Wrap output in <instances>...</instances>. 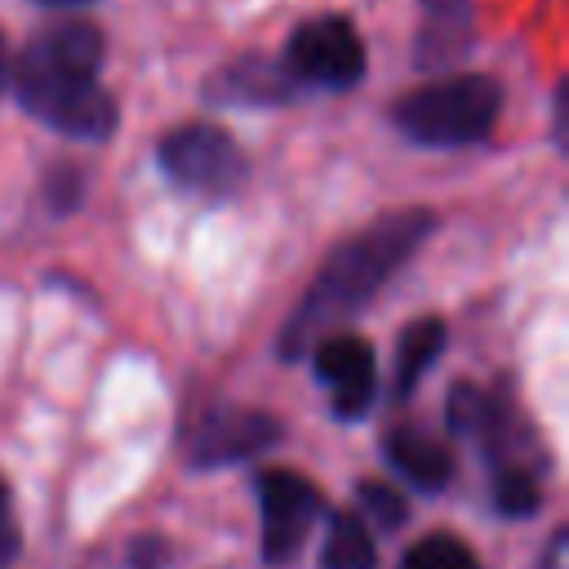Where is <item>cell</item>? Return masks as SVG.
Instances as JSON below:
<instances>
[{
    "instance_id": "8",
    "label": "cell",
    "mask_w": 569,
    "mask_h": 569,
    "mask_svg": "<svg viewBox=\"0 0 569 569\" xmlns=\"http://www.w3.org/2000/svg\"><path fill=\"white\" fill-rule=\"evenodd\" d=\"M276 436H280V422L262 409H209L191 431L187 449L196 467H227L249 453H262L267 445H276Z\"/></svg>"
},
{
    "instance_id": "10",
    "label": "cell",
    "mask_w": 569,
    "mask_h": 569,
    "mask_svg": "<svg viewBox=\"0 0 569 569\" xmlns=\"http://www.w3.org/2000/svg\"><path fill=\"white\" fill-rule=\"evenodd\" d=\"M293 71L267 58H240L218 80H209V98L218 102H280L293 93Z\"/></svg>"
},
{
    "instance_id": "19",
    "label": "cell",
    "mask_w": 569,
    "mask_h": 569,
    "mask_svg": "<svg viewBox=\"0 0 569 569\" xmlns=\"http://www.w3.org/2000/svg\"><path fill=\"white\" fill-rule=\"evenodd\" d=\"M565 533H551V542H547V556H542V569H565Z\"/></svg>"
},
{
    "instance_id": "17",
    "label": "cell",
    "mask_w": 569,
    "mask_h": 569,
    "mask_svg": "<svg viewBox=\"0 0 569 569\" xmlns=\"http://www.w3.org/2000/svg\"><path fill=\"white\" fill-rule=\"evenodd\" d=\"M80 191H84V178L76 173V169H58L53 178H49V200H53V209H76L80 204Z\"/></svg>"
},
{
    "instance_id": "15",
    "label": "cell",
    "mask_w": 569,
    "mask_h": 569,
    "mask_svg": "<svg viewBox=\"0 0 569 569\" xmlns=\"http://www.w3.org/2000/svg\"><path fill=\"white\" fill-rule=\"evenodd\" d=\"M360 516H373L382 529H396L405 520V498L382 480H365L360 485Z\"/></svg>"
},
{
    "instance_id": "3",
    "label": "cell",
    "mask_w": 569,
    "mask_h": 569,
    "mask_svg": "<svg viewBox=\"0 0 569 569\" xmlns=\"http://www.w3.org/2000/svg\"><path fill=\"white\" fill-rule=\"evenodd\" d=\"M502 111V89L489 76H449L418 84L391 107V120L405 138L422 147H471L489 138Z\"/></svg>"
},
{
    "instance_id": "9",
    "label": "cell",
    "mask_w": 569,
    "mask_h": 569,
    "mask_svg": "<svg viewBox=\"0 0 569 569\" xmlns=\"http://www.w3.org/2000/svg\"><path fill=\"white\" fill-rule=\"evenodd\" d=\"M382 453H387V462H391L409 485L431 489V493L445 489L449 476H453V453H449L440 440H431L427 431H413V427H396V431H387Z\"/></svg>"
},
{
    "instance_id": "4",
    "label": "cell",
    "mask_w": 569,
    "mask_h": 569,
    "mask_svg": "<svg viewBox=\"0 0 569 569\" xmlns=\"http://www.w3.org/2000/svg\"><path fill=\"white\" fill-rule=\"evenodd\" d=\"M160 169L182 191H200V196H231L249 173L240 142L218 124H182L164 133Z\"/></svg>"
},
{
    "instance_id": "14",
    "label": "cell",
    "mask_w": 569,
    "mask_h": 569,
    "mask_svg": "<svg viewBox=\"0 0 569 569\" xmlns=\"http://www.w3.org/2000/svg\"><path fill=\"white\" fill-rule=\"evenodd\" d=\"M405 569H480V560L462 538L427 533L405 551Z\"/></svg>"
},
{
    "instance_id": "21",
    "label": "cell",
    "mask_w": 569,
    "mask_h": 569,
    "mask_svg": "<svg viewBox=\"0 0 569 569\" xmlns=\"http://www.w3.org/2000/svg\"><path fill=\"white\" fill-rule=\"evenodd\" d=\"M427 4H431V9H458L462 0H427Z\"/></svg>"
},
{
    "instance_id": "16",
    "label": "cell",
    "mask_w": 569,
    "mask_h": 569,
    "mask_svg": "<svg viewBox=\"0 0 569 569\" xmlns=\"http://www.w3.org/2000/svg\"><path fill=\"white\" fill-rule=\"evenodd\" d=\"M18 547H22V533H18V520H13V502H9V485L0 480V569H9V565H13V556H18Z\"/></svg>"
},
{
    "instance_id": "13",
    "label": "cell",
    "mask_w": 569,
    "mask_h": 569,
    "mask_svg": "<svg viewBox=\"0 0 569 569\" xmlns=\"http://www.w3.org/2000/svg\"><path fill=\"white\" fill-rule=\"evenodd\" d=\"M489 489H493V507H498L502 516H511V520L533 516V511L542 507V485H538V476H533L529 467H520V462H498Z\"/></svg>"
},
{
    "instance_id": "1",
    "label": "cell",
    "mask_w": 569,
    "mask_h": 569,
    "mask_svg": "<svg viewBox=\"0 0 569 569\" xmlns=\"http://www.w3.org/2000/svg\"><path fill=\"white\" fill-rule=\"evenodd\" d=\"M431 227H436V213L396 209V213L378 218L373 227H365L360 236L342 240L320 262L311 289L302 293L298 311L280 329V356H289V360L307 356L316 338L333 333L347 316L365 311L373 302V293L400 271V262L431 236Z\"/></svg>"
},
{
    "instance_id": "11",
    "label": "cell",
    "mask_w": 569,
    "mask_h": 569,
    "mask_svg": "<svg viewBox=\"0 0 569 569\" xmlns=\"http://www.w3.org/2000/svg\"><path fill=\"white\" fill-rule=\"evenodd\" d=\"M320 569H378L373 533L360 511H333L320 547Z\"/></svg>"
},
{
    "instance_id": "5",
    "label": "cell",
    "mask_w": 569,
    "mask_h": 569,
    "mask_svg": "<svg viewBox=\"0 0 569 569\" xmlns=\"http://www.w3.org/2000/svg\"><path fill=\"white\" fill-rule=\"evenodd\" d=\"M284 62H289L293 80H307L320 89H351L365 76V40L338 13L311 18L289 36Z\"/></svg>"
},
{
    "instance_id": "12",
    "label": "cell",
    "mask_w": 569,
    "mask_h": 569,
    "mask_svg": "<svg viewBox=\"0 0 569 569\" xmlns=\"http://www.w3.org/2000/svg\"><path fill=\"white\" fill-rule=\"evenodd\" d=\"M440 351H445V325L436 316L413 320L400 333V347H396V396H413V387L440 360Z\"/></svg>"
},
{
    "instance_id": "2",
    "label": "cell",
    "mask_w": 569,
    "mask_h": 569,
    "mask_svg": "<svg viewBox=\"0 0 569 569\" xmlns=\"http://www.w3.org/2000/svg\"><path fill=\"white\" fill-rule=\"evenodd\" d=\"M102 71V31L84 18H62L27 40L13 62L18 102L49 129L102 142L116 129V98L98 80Z\"/></svg>"
},
{
    "instance_id": "7",
    "label": "cell",
    "mask_w": 569,
    "mask_h": 569,
    "mask_svg": "<svg viewBox=\"0 0 569 569\" xmlns=\"http://www.w3.org/2000/svg\"><path fill=\"white\" fill-rule=\"evenodd\" d=\"M311 365H316V378L325 382L329 405H333L338 418H360L369 409L373 387H378V360H373V347L360 333L333 329V333L316 338L311 342Z\"/></svg>"
},
{
    "instance_id": "6",
    "label": "cell",
    "mask_w": 569,
    "mask_h": 569,
    "mask_svg": "<svg viewBox=\"0 0 569 569\" xmlns=\"http://www.w3.org/2000/svg\"><path fill=\"white\" fill-rule=\"evenodd\" d=\"M258 502H262V560L289 565L320 520V489L302 471H262Z\"/></svg>"
},
{
    "instance_id": "20",
    "label": "cell",
    "mask_w": 569,
    "mask_h": 569,
    "mask_svg": "<svg viewBox=\"0 0 569 569\" xmlns=\"http://www.w3.org/2000/svg\"><path fill=\"white\" fill-rule=\"evenodd\" d=\"M40 4H49V9H76V4H89V0H40Z\"/></svg>"
},
{
    "instance_id": "22",
    "label": "cell",
    "mask_w": 569,
    "mask_h": 569,
    "mask_svg": "<svg viewBox=\"0 0 569 569\" xmlns=\"http://www.w3.org/2000/svg\"><path fill=\"white\" fill-rule=\"evenodd\" d=\"M4 76H9V62H4V40H0V84H4Z\"/></svg>"
},
{
    "instance_id": "18",
    "label": "cell",
    "mask_w": 569,
    "mask_h": 569,
    "mask_svg": "<svg viewBox=\"0 0 569 569\" xmlns=\"http://www.w3.org/2000/svg\"><path fill=\"white\" fill-rule=\"evenodd\" d=\"M129 560H133V569H156V565L164 560V542H160V538H138Z\"/></svg>"
}]
</instances>
